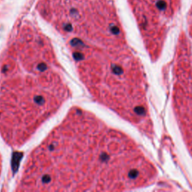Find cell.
I'll use <instances>...</instances> for the list:
<instances>
[{
  "label": "cell",
  "mask_w": 192,
  "mask_h": 192,
  "mask_svg": "<svg viewBox=\"0 0 192 192\" xmlns=\"http://www.w3.org/2000/svg\"><path fill=\"white\" fill-rule=\"evenodd\" d=\"M128 145L82 109H72L29 155L16 191H107L132 187L141 174Z\"/></svg>",
  "instance_id": "6da1fadb"
},
{
  "label": "cell",
  "mask_w": 192,
  "mask_h": 192,
  "mask_svg": "<svg viewBox=\"0 0 192 192\" xmlns=\"http://www.w3.org/2000/svg\"><path fill=\"white\" fill-rule=\"evenodd\" d=\"M69 98L52 47L41 36L13 41L0 61V134L22 146Z\"/></svg>",
  "instance_id": "7a4b0ae2"
},
{
  "label": "cell",
  "mask_w": 192,
  "mask_h": 192,
  "mask_svg": "<svg viewBox=\"0 0 192 192\" xmlns=\"http://www.w3.org/2000/svg\"><path fill=\"white\" fill-rule=\"evenodd\" d=\"M156 6L159 10H164L167 7V3L163 0H158L156 3Z\"/></svg>",
  "instance_id": "3957f363"
}]
</instances>
